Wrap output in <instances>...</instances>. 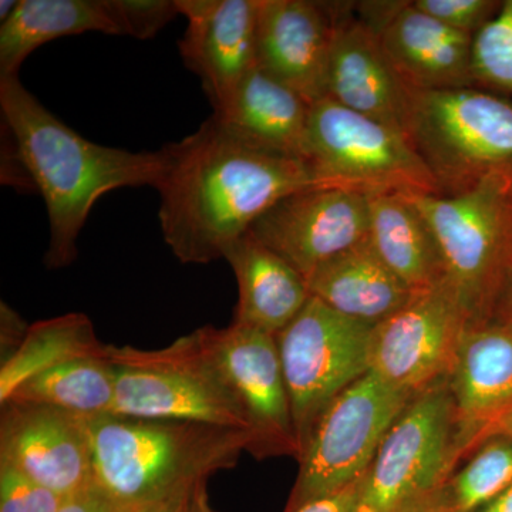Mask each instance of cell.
<instances>
[{
	"label": "cell",
	"mask_w": 512,
	"mask_h": 512,
	"mask_svg": "<svg viewBox=\"0 0 512 512\" xmlns=\"http://www.w3.org/2000/svg\"><path fill=\"white\" fill-rule=\"evenodd\" d=\"M157 188L164 241L183 264H210L272 205L320 183L302 158L247 143L212 114L195 133L165 146Z\"/></svg>",
	"instance_id": "6da1fadb"
},
{
	"label": "cell",
	"mask_w": 512,
	"mask_h": 512,
	"mask_svg": "<svg viewBox=\"0 0 512 512\" xmlns=\"http://www.w3.org/2000/svg\"><path fill=\"white\" fill-rule=\"evenodd\" d=\"M0 109L16 158L45 198L50 239L49 269L77 258V238L90 211L107 192L126 187H160L168 167L165 148L131 153L86 140L40 103L19 76L0 77Z\"/></svg>",
	"instance_id": "7a4b0ae2"
},
{
	"label": "cell",
	"mask_w": 512,
	"mask_h": 512,
	"mask_svg": "<svg viewBox=\"0 0 512 512\" xmlns=\"http://www.w3.org/2000/svg\"><path fill=\"white\" fill-rule=\"evenodd\" d=\"M86 426L94 481L130 508L210 480L251 446L247 431L194 421L103 414Z\"/></svg>",
	"instance_id": "3957f363"
},
{
	"label": "cell",
	"mask_w": 512,
	"mask_h": 512,
	"mask_svg": "<svg viewBox=\"0 0 512 512\" xmlns=\"http://www.w3.org/2000/svg\"><path fill=\"white\" fill-rule=\"evenodd\" d=\"M403 194L429 222L470 323L490 319L512 268V178L491 175L456 195Z\"/></svg>",
	"instance_id": "277c9868"
},
{
	"label": "cell",
	"mask_w": 512,
	"mask_h": 512,
	"mask_svg": "<svg viewBox=\"0 0 512 512\" xmlns=\"http://www.w3.org/2000/svg\"><path fill=\"white\" fill-rule=\"evenodd\" d=\"M404 134L441 195L461 194L491 175L512 178V101L495 93L409 89Z\"/></svg>",
	"instance_id": "5b68a950"
},
{
	"label": "cell",
	"mask_w": 512,
	"mask_h": 512,
	"mask_svg": "<svg viewBox=\"0 0 512 512\" xmlns=\"http://www.w3.org/2000/svg\"><path fill=\"white\" fill-rule=\"evenodd\" d=\"M107 359L116 382L110 414L194 421L249 433L237 397L195 330L163 349L107 345Z\"/></svg>",
	"instance_id": "8992f818"
},
{
	"label": "cell",
	"mask_w": 512,
	"mask_h": 512,
	"mask_svg": "<svg viewBox=\"0 0 512 512\" xmlns=\"http://www.w3.org/2000/svg\"><path fill=\"white\" fill-rule=\"evenodd\" d=\"M303 160L328 187L441 195L403 133L328 97L311 104Z\"/></svg>",
	"instance_id": "52a82bcc"
},
{
	"label": "cell",
	"mask_w": 512,
	"mask_h": 512,
	"mask_svg": "<svg viewBox=\"0 0 512 512\" xmlns=\"http://www.w3.org/2000/svg\"><path fill=\"white\" fill-rule=\"evenodd\" d=\"M461 461L447 379L413 397L360 480L356 512H400L446 483Z\"/></svg>",
	"instance_id": "ba28073f"
},
{
	"label": "cell",
	"mask_w": 512,
	"mask_h": 512,
	"mask_svg": "<svg viewBox=\"0 0 512 512\" xmlns=\"http://www.w3.org/2000/svg\"><path fill=\"white\" fill-rule=\"evenodd\" d=\"M412 394L367 372L329 404L299 458L284 512L328 497L365 476L380 444Z\"/></svg>",
	"instance_id": "9c48e42d"
},
{
	"label": "cell",
	"mask_w": 512,
	"mask_h": 512,
	"mask_svg": "<svg viewBox=\"0 0 512 512\" xmlns=\"http://www.w3.org/2000/svg\"><path fill=\"white\" fill-rule=\"evenodd\" d=\"M372 329L312 296L275 336L301 457L329 404L369 372Z\"/></svg>",
	"instance_id": "30bf717a"
},
{
	"label": "cell",
	"mask_w": 512,
	"mask_h": 512,
	"mask_svg": "<svg viewBox=\"0 0 512 512\" xmlns=\"http://www.w3.org/2000/svg\"><path fill=\"white\" fill-rule=\"evenodd\" d=\"M195 333L245 414L251 434L248 453L256 460H299L301 448L275 336L237 323L227 328L207 325Z\"/></svg>",
	"instance_id": "8fae6325"
},
{
	"label": "cell",
	"mask_w": 512,
	"mask_h": 512,
	"mask_svg": "<svg viewBox=\"0 0 512 512\" xmlns=\"http://www.w3.org/2000/svg\"><path fill=\"white\" fill-rule=\"evenodd\" d=\"M468 323L446 284L414 293L402 309L373 326L369 370L417 396L450 375Z\"/></svg>",
	"instance_id": "7c38bea8"
},
{
	"label": "cell",
	"mask_w": 512,
	"mask_h": 512,
	"mask_svg": "<svg viewBox=\"0 0 512 512\" xmlns=\"http://www.w3.org/2000/svg\"><path fill=\"white\" fill-rule=\"evenodd\" d=\"M248 232L306 279L369 237V200L349 188H308L276 202Z\"/></svg>",
	"instance_id": "4fadbf2b"
},
{
	"label": "cell",
	"mask_w": 512,
	"mask_h": 512,
	"mask_svg": "<svg viewBox=\"0 0 512 512\" xmlns=\"http://www.w3.org/2000/svg\"><path fill=\"white\" fill-rule=\"evenodd\" d=\"M0 461L63 497L82 490L94 481L86 417L40 404L3 403Z\"/></svg>",
	"instance_id": "5bb4252c"
},
{
	"label": "cell",
	"mask_w": 512,
	"mask_h": 512,
	"mask_svg": "<svg viewBox=\"0 0 512 512\" xmlns=\"http://www.w3.org/2000/svg\"><path fill=\"white\" fill-rule=\"evenodd\" d=\"M363 22L376 30L387 59L407 89L474 87L473 36L424 15L412 2L367 3Z\"/></svg>",
	"instance_id": "9a60e30c"
},
{
	"label": "cell",
	"mask_w": 512,
	"mask_h": 512,
	"mask_svg": "<svg viewBox=\"0 0 512 512\" xmlns=\"http://www.w3.org/2000/svg\"><path fill=\"white\" fill-rule=\"evenodd\" d=\"M336 5L311 0H256V66L308 103L325 99Z\"/></svg>",
	"instance_id": "2e32d148"
},
{
	"label": "cell",
	"mask_w": 512,
	"mask_h": 512,
	"mask_svg": "<svg viewBox=\"0 0 512 512\" xmlns=\"http://www.w3.org/2000/svg\"><path fill=\"white\" fill-rule=\"evenodd\" d=\"M177 6L187 19L180 55L215 113L256 66V0H177Z\"/></svg>",
	"instance_id": "e0dca14e"
},
{
	"label": "cell",
	"mask_w": 512,
	"mask_h": 512,
	"mask_svg": "<svg viewBox=\"0 0 512 512\" xmlns=\"http://www.w3.org/2000/svg\"><path fill=\"white\" fill-rule=\"evenodd\" d=\"M447 386L464 460L481 433L512 409V323L494 318L468 323Z\"/></svg>",
	"instance_id": "ac0fdd59"
},
{
	"label": "cell",
	"mask_w": 512,
	"mask_h": 512,
	"mask_svg": "<svg viewBox=\"0 0 512 512\" xmlns=\"http://www.w3.org/2000/svg\"><path fill=\"white\" fill-rule=\"evenodd\" d=\"M326 97L404 134L409 89L384 53L379 35L336 5ZM406 136V134H404Z\"/></svg>",
	"instance_id": "d6986e66"
},
{
	"label": "cell",
	"mask_w": 512,
	"mask_h": 512,
	"mask_svg": "<svg viewBox=\"0 0 512 512\" xmlns=\"http://www.w3.org/2000/svg\"><path fill=\"white\" fill-rule=\"evenodd\" d=\"M309 111L301 94L255 66L214 116L252 146L303 160Z\"/></svg>",
	"instance_id": "ffe728a7"
},
{
	"label": "cell",
	"mask_w": 512,
	"mask_h": 512,
	"mask_svg": "<svg viewBox=\"0 0 512 512\" xmlns=\"http://www.w3.org/2000/svg\"><path fill=\"white\" fill-rule=\"evenodd\" d=\"M224 259L238 282L232 323L276 336L312 298L306 279L249 232L227 249Z\"/></svg>",
	"instance_id": "44dd1931"
},
{
	"label": "cell",
	"mask_w": 512,
	"mask_h": 512,
	"mask_svg": "<svg viewBox=\"0 0 512 512\" xmlns=\"http://www.w3.org/2000/svg\"><path fill=\"white\" fill-rule=\"evenodd\" d=\"M306 284L329 308L370 326L402 309L414 295L380 258L370 237L318 266Z\"/></svg>",
	"instance_id": "7402d4cb"
},
{
	"label": "cell",
	"mask_w": 512,
	"mask_h": 512,
	"mask_svg": "<svg viewBox=\"0 0 512 512\" xmlns=\"http://www.w3.org/2000/svg\"><path fill=\"white\" fill-rule=\"evenodd\" d=\"M369 200V237L377 254L413 293L446 284L443 258L429 222L403 192Z\"/></svg>",
	"instance_id": "603a6c76"
},
{
	"label": "cell",
	"mask_w": 512,
	"mask_h": 512,
	"mask_svg": "<svg viewBox=\"0 0 512 512\" xmlns=\"http://www.w3.org/2000/svg\"><path fill=\"white\" fill-rule=\"evenodd\" d=\"M86 32L121 35L107 0H19L0 28V77L18 76L37 47Z\"/></svg>",
	"instance_id": "cb8c5ba5"
},
{
	"label": "cell",
	"mask_w": 512,
	"mask_h": 512,
	"mask_svg": "<svg viewBox=\"0 0 512 512\" xmlns=\"http://www.w3.org/2000/svg\"><path fill=\"white\" fill-rule=\"evenodd\" d=\"M106 352L107 345L97 338L92 320L84 313H67L33 323L19 348L3 360L0 403L43 370L80 357L104 356Z\"/></svg>",
	"instance_id": "d4e9b609"
},
{
	"label": "cell",
	"mask_w": 512,
	"mask_h": 512,
	"mask_svg": "<svg viewBox=\"0 0 512 512\" xmlns=\"http://www.w3.org/2000/svg\"><path fill=\"white\" fill-rule=\"evenodd\" d=\"M114 394V370L106 352L43 370L20 384L6 402L40 404L76 416L96 417L111 413Z\"/></svg>",
	"instance_id": "484cf974"
},
{
	"label": "cell",
	"mask_w": 512,
	"mask_h": 512,
	"mask_svg": "<svg viewBox=\"0 0 512 512\" xmlns=\"http://www.w3.org/2000/svg\"><path fill=\"white\" fill-rule=\"evenodd\" d=\"M467 458L437 490L444 512H476L512 484L511 439L491 437Z\"/></svg>",
	"instance_id": "4316f807"
},
{
	"label": "cell",
	"mask_w": 512,
	"mask_h": 512,
	"mask_svg": "<svg viewBox=\"0 0 512 512\" xmlns=\"http://www.w3.org/2000/svg\"><path fill=\"white\" fill-rule=\"evenodd\" d=\"M471 79L478 89L512 96V0L473 36Z\"/></svg>",
	"instance_id": "83f0119b"
},
{
	"label": "cell",
	"mask_w": 512,
	"mask_h": 512,
	"mask_svg": "<svg viewBox=\"0 0 512 512\" xmlns=\"http://www.w3.org/2000/svg\"><path fill=\"white\" fill-rule=\"evenodd\" d=\"M64 498L0 461V512H59Z\"/></svg>",
	"instance_id": "f1b7e54d"
},
{
	"label": "cell",
	"mask_w": 512,
	"mask_h": 512,
	"mask_svg": "<svg viewBox=\"0 0 512 512\" xmlns=\"http://www.w3.org/2000/svg\"><path fill=\"white\" fill-rule=\"evenodd\" d=\"M121 35L148 40L177 15V0H107Z\"/></svg>",
	"instance_id": "f546056e"
},
{
	"label": "cell",
	"mask_w": 512,
	"mask_h": 512,
	"mask_svg": "<svg viewBox=\"0 0 512 512\" xmlns=\"http://www.w3.org/2000/svg\"><path fill=\"white\" fill-rule=\"evenodd\" d=\"M412 5L424 15L439 20L448 28L474 36L497 13L501 2H495V0H414Z\"/></svg>",
	"instance_id": "4dcf8cb0"
},
{
	"label": "cell",
	"mask_w": 512,
	"mask_h": 512,
	"mask_svg": "<svg viewBox=\"0 0 512 512\" xmlns=\"http://www.w3.org/2000/svg\"><path fill=\"white\" fill-rule=\"evenodd\" d=\"M207 487L208 481H201L161 500L133 507L131 512H217L212 508Z\"/></svg>",
	"instance_id": "1f68e13d"
},
{
	"label": "cell",
	"mask_w": 512,
	"mask_h": 512,
	"mask_svg": "<svg viewBox=\"0 0 512 512\" xmlns=\"http://www.w3.org/2000/svg\"><path fill=\"white\" fill-rule=\"evenodd\" d=\"M133 508L111 497L96 481L64 498L59 512H131Z\"/></svg>",
	"instance_id": "d6a6232c"
},
{
	"label": "cell",
	"mask_w": 512,
	"mask_h": 512,
	"mask_svg": "<svg viewBox=\"0 0 512 512\" xmlns=\"http://www.w3.org/2000/svg\"><path fill=\"white\" fill-rule=\"evenodd\" d=\"M360 480L362 478L343 488V490L338 491V493L303 505L302 508L295 512H356Z\"/></svg>",
	"instance_id": "836d02e7"
},
{
	"label": "cell",
	"mask_w": 512,
	"mask_h": 512,
	"mask_svg": "<svg viewBox=\"0 0 512 512\" xmlns=\"http://www.w3.org/2000/svg\"><path fill=\"white\" fill-rule=\"evenodd\" d=\"M0 308H2V311H0L2 312V348L13 346L16 350L25 339L29 325H26L23 319L20 318L19 313L13 311L5 302H2Z\"/></svg>",
	"instance_id": "e575fe53"
},
{
	"label": "cell",
	"mask_w": 512,
	"mask_h": 512,
	"mask_svg": "<svg viewBox=\"0 0 512 512\" xmlns=\"http://www.w3.org/2000/svg\"><path fill=\"white\" fill-rule=\"evenodd\" d=\"M491 318L512 323V268L507 279H505L503 289H501L500 296H498L497 305H495Z\"/></svg>",
	"instance_id": "d590c367"
},
{
	"label": "cell",
	"mask_w": 512,
	"mask_h": 512,
	"mask_svg": "<svg viewBox=\"0 0 512 512\" xmlns=\"http://www.w3.org/2000/svg\"><path fill=\"white\" fill-rule=\"evenodd\" d=\"M491 437H507L512 440V409L510 412L503 414L500 419L494 421L493 424L487 427L478 437L477 446L484 443L485 440L491 439Z\"/></svg>",
	"instance_id": "8d00e7d4"
},
{
	"label": "cell",
	"mask_w": 512,
	"mask_h": 512,
	"mask_svg": "<svg viewBox=\"0 0 512 512\" xmlns=\"http://www.w3.org/2000/svg\"><path fill=\"white\" fill-rule=\"evenodd\" d=\"M400 512H444L443 505L440 503L439 494L434 491L433 494L427 495V497L421 498L409 507L404 508Z\"/></svg>",
	"instance_id": "74e56055"
},
{
	"label": "cell",
	"mask_w": 512,
	"mask_h": 512,
	"mask_svg": "<svg viewBox=\"0 0 512 512\" xmlns=\"http://www.w3.org/2000/svg\"><path fill=\"white\" fill-rule=\"evenodd\" d=\"M476 512H512V484L503 493L497 495L493 501L485 504Z\"/></svg>",
	"instance_id": "f35d334b"
},
{
	"label": "cell",
	"mask_w": 512,
	"mask_h": 512,
	"mask_svg": "<svg viewBox=\"0 0 512 512\" xmlns=\"http://www.w3.org/2000/svg\"><path fill=\"white\" fill-rule=\"evenodd\" d=\"M18 5L19 0H2L0 2V20H2V23H5L15 13Z\"/></svg>",
	"instance_id": "ab89813d"
}]
</instances>
